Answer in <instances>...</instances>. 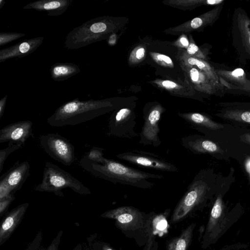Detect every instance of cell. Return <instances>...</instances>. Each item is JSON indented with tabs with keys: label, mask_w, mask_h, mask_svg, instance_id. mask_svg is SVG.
Wrapping results in <instances>:
<instances>
[{
	"label": "cell",
	"mask_w": 250,
	"mask_h": 250,
	"mask_svg": "<svg viewBox=\"0 0 250 250\" xmlns=\"http://www.w3.org/2000/svg\"><path fill=\"white\" fill-rule=\"evenodd\" d=\"M79 165L95 177L114 184L129 185L143 189H149L154 186L155 184L149 179H161L164 177L162 175L141 171L106 158L101 163H95L83 157Z\"/></svg>",
	"instance_id": "obj_1"
},
{
	"label": "cell",
	"mask_w": 250,
	"mask_h": 250,
	"mask_svg": "<svg viewBox=\"0 0 250 250\" xmlns=\"http://www.w3.org/2000/svg\"><path fill=\"white\" fill-rule=\"evenodd\" d=\"M114 107L108 100L80 101L76 98L58 107L47 119V123L54 127L74 125L102 115Z\"/></svg>",
	"instance_id": "obj_2"
},
{
	"label": "cell",
	"mask_w": 250,
	"mask_h": 250,
	"mask_svg": "<svg viewBox=\"0 0 250 250\" xmlns=\"http://www.w3.org/2000/svg\"><path fill=\"white\" fill-rule=\"evenodd\" d=\"M156 214L154 211L146 213L134 207L124 206L107 210L101 216L114 220L116 227L141 247L148 239Z\"/></svg>",
	"instance_id": "obj_3"
},
{
	"label": "cell",
	"mask_w": 250,
	"mask_h": 250,
	"mask_svg": "<svg viewBox=\"0 0 250 250\" xmlns=\"http://www.w3.org/2000/svg\"><path fill=\"white\" fill-rule=\"evenodd\" d=\"M205 174L203 172L199 173L188 185L172 212L170 220L171 224H175L192 216L206 206L210 197V188Z\"/></svg>",
	"instance_id": "obj_4"
},
{
	"label": "cell",
	"mask_w": 250,
	"mask_h": 250,
	"mask_svg": "<svg viewBox=\"0 0 250 250\" xmlns=\"http://www.w3.org/2000/svg\"><path fill=\"white\" fill-rule=\"evenodd\" d=\"M242 212L229 210L222 196L219 194L211 207L201 241V247L206 249L215 244L240 218Z\"/></svg>",
	"instance_id": "obj_5"
},
{
	"label": "cell",
	"mask_w": 250,
	"mask_h": 250,
	"mask_svg": "<svg viewBox=\"0 0 250 250\" xmlns=\"http://www.w3.org/2000/svg\"><path fill=\"white\" fill-rule=\"evenodd\" d=\"M69 188L81 195L90 194L91 190L69 173L59 166L46 162L43 171L42 180L34 190L41 192H52L63 196L62 190Z\"/></svg>",
	"instance_id": "obj_6"
},
{
	"label": "cell",
	"mask_w": 250,
	"mask_h": 250,
	"mask_svg": "<svg viewBox=\"0 0 250 250\" xmlns=\"http://www.w3.org/2000/svg\"><path fill=\"white\" fill-rule=\"evenodd\" d=\"M41 148L52 159L66 166L76 160L74 146L66 138L58 133L41 135L39 138Z\"/></svg>",
	"instance_id": "obj_7"
},
{
	"label": "cell",
	"mask_w": 250,
	"mask_h": 250,
	"mask_svg": "<svg viewBox=\"0 0 250 250\" xmlns=\"http://www.w3.org/2000/svg\"><path fill=\"white\" fill-rule=\"evenodd\" d=\"M116 157L141 167L167 172H178V167L156 154L140 150H131L118 154Z\"/></svg>",
	"instance_id": "obj_8"
},
{
	"label": "cell",
	"mask_w": 250,
	"mask_h": 250,
	"mask_svg": "<svg viewBox=\"0 0 250 250\" xmlns=\"http://www.w3.org/2000/svg\"><path fill=\"white\" fill-rule=\"evenodd\" d=\"M30 167L28 161H18L0 177V200L21 188L29 175Z\"/></svg>",
	"instance_id": "obj_9"
},
{
	"label": "cell",
	"mask_w": 250,
	"mask_h": 250,
	"mask_svg": "<svg viewBox=\"0 0 250 250\" xmlns=\"http://www.w3.org/2000/svg\"><path fill=\"white\" fill-rule=\"evenodd\" d=\"M136 118L132 110L122 108L113 113L108 124V136L132 139L138 136L135 130Z\"/></svg>",
	"instance_id": "obj_10"
},
{
	"label": "cell",
	"mask_w": 250,
	"mask_h": 250,
	"mask_svg": "<svg viewBox=\"0 0 250 250\" xmlns=\"http://www.w3.org/2000/svg\"><path fill=\"white\" fill-rule=\"evenodd\" d=\"M162 113L163 110L159 107L150 108L144 113V124L140 133V144L145 146L151 145L154 147L161 145L159 124Z\"/></svg>",
	"instance_id": "obj_11"
},
{
	"label": "cell",
	"mask_w": 250,
	"mask_h": 250,
	"mask_svg": "<svg viewBox=\"0 0 250 250\" xmlns=\"http://www.w3.org/2000/svg\"><path fill=\"white\" fill-rule=\"evenodd\" d=\"M33 123L22 121L10 124L0 129V143L20 144L23 146L30 137H34Z\"/></svg>",
	"instance_id": "obj_12"
},
{
	"label": "cell",
	"mask_w": 250,
	"mask_h": 250,
	"mask_svg": "<svg viewBox=\"0 0 250 250\" xmlns=\"http://www.w3.org/2000/svg\"><path fill=\"white\" fill-rule=\"evenodd\" d=\"M44 38L38 37L23 40L0 50V62L15 58H21L34 52L42 43Z\"/></svg>",
	"instance_id": "obj_13"
},
{
	"label": "cell",
	"mask_w": 250,
	"mask_h": 250,
	"mask_svg": "<svg viewBox=\"0 0 250 250\" xmlns=\"http://www.w3.org/2000/svg\"><path fill=\"white\" fill-rule=\"evenodd\" d=\"M28 206V203L19 205L9 212L3 219L0 228V246L9 238L20 224Z\"/></svg>",
	"instance_id": "obj_14"
},
{
	"label": "cell",
	"mask_w": 250,
	"mask_h": 250,
	"mask_svg": "<svg viewBox=\"0 0 250 250\" xmlns=\"http://www.w3.org/2000/svg\"><path fill=\"white\" fill-rule=\"evenodd\" d=\"M184 147L195 154L223 153V150L213 142L198 135H190L181 139Z\"/></svg>",
	"instance_id": "obj_15"
},
{
	"label": "cell",
	"mask_w": 250,
	"mask_h": 250,
	"mask_svg": "<svg viewBox=\"0 0 250 250\" xmlns=\"http://www.w3.org/2000/svg\"><path fill=\"white\" fill-rule=\"evenodd\" d=\"M73 0H38L28 3L23 9H34L47 12L48 16H58L64 13L70 6Z\"/></svg>",
	"instance_id": "obj_16"
},
{
	"label": "cell",
	"mask_w": 250,
	"mask_h": 250,
	"mask_svg": "<svg viewBox=\"0 0 250 250\" xmlns=\"http://www.w3.org/2000/svg\"><path fill=\"white\" fill-rule=\"evenodd\" d=\"M196 223H192L182 230L180 234L166 242L167 250H188L190 246Z\"/></svg>",
	"instance_id": "obj_17"
},
{
	"label": "cell",
	"mask_w": 250,
	"mask_h": 250,
	"mask_svg": "<svg viewBox=\"0 0 250 250\" xmlns=\"http://www.w3.org/2000/svg\"><path fill=\"white\" fill-rule=\"evenodd\" d=\"M189 125L199 130L205 128L209 130H217L224 127V125L214 122L208 117L199 113L179 114Z\"/></svg>",
	"instance_id": "obj_18"
},
{
	"label": "cell",
	"mask_w": 250,
	"mask_h": 250,
	"mask_svg": "<svg viewBox=\"0 0 250 250\" xmlns=\"http://www.w3.org/2000/svg\"><path fill=\"white\" fill-rule=\"evenodd\" d=\"M51 78L58 82L66 80L79 73L78 65L72 62H58L52 65L50 69Z\"/></svg>",
	"instance_id": "obj_19"
},
{
	"label": "cell",
	"mask_w": 250,
	"mask_h": 250,
	"mask_svg": "<svg viewBox=\"0 0 250 250\" xmlns=\"http://www.w3.org/2000/svg\"><path fill=\"white\" fill-rule=\"evenodd\" d=\"M237 26L242 45L250 56V20L246 16H241Z\"/></svg>",
	"instance_id": "obj_20"
},
{
	"label": "cell",
	"mask_w": 250,
	"mask_h": 250,
	"mask_svg": "<svg viewBox=\"0 0 250 250\" xmlns=\"http://www.w3.org/2000/svg\"><path fill=\"white\" fill-rule=\"evenodd\" d=\"M218 75L239 86L246 87L248 83L246 78V74L242 68H236L233 71H219Z\"/></svg>",
	"instance_id": "obj_21"
},
{
	"label": "cell",
	"mask_w": 250,
	"mask_h": 250,
	"mask_svg": "<svg viewBox=\"0 0 250 250\" xmlns=\"http://www.w3.org/2000/svg\"><path fill=\"white\" fill-rule=\"evenodd\" d=\"M226 119L250 124V111L241 110H227L222 114Z\"/></svg>",
	"instance_id": "obj_22"
},
{
	"label": "cell",
	"mask_w": 250,
	"mask_h": 250,
	"mask_svg": "<svg viewBox=\"0 0 250 250\" xmlns=\"http://www.w3.org/2000/svg\"><path fill=\"white\" fill-rule=\"evenodd\" d=\"M23 146L20 144L9 143L8 146L0 150V173L2 171L5 161L13 152L19 149Z\"/></svg>",
	"instance_id": "obj_23"
},
{
	"label": "cell",
	"mask_w": 250,
	"mask_h": 250,
	"mask_svg": "<svg viewBox=\"0 0 250 250\" xmlns=\"http://www.w3.org/2000/svg\"><path fill=\"white\" fill-rule=\"evenodd\" d=\"M103 151V148L94 146L83 157L89 161L101 163L104 159Z\"/></svg>",
	"instance_id": "obj_24"
},
{
	"label": "cell",
	"mask_w": 250,
	"mask_h": 250,
	"mask_svg": "<svg viewBox=\"0 0 250 250\" xmlns=\"http://www.w3.org/2000/svg\"><path fill=\"white\" fill-rule=\"evenodd\" d=\"M25 35L24 33L15 32H0V46H2Z\"/></svg>",
	"instance_id": "obj_25"
},
{
	"label": "cell",
	"mask_w": 250,
	"mask_h": 250,
	"mask_svg": "<svg viewBox=\"0 0 250 250\" xmlns=\"http://www.w3.org/2000/svg\"><path fill=\"white\" fill-rule=\"evenodd\" d=\"M155 232H154L152 227L150 231L148 239L143 247V250H156Z\"/></svg>",
	"instance_id": "obj_26"
},
{
	"label": "cell",
	"mask_w": 250,
	"mask_h": 250,
	"mask_svg": "<svg viewBox=\"0 0 250 250\" xmlns=\"http://www.w3.org/2000/svg\"><path fill=\"white\" fill-rule=\"evenodd\" d=\"M15 197L14 195L10 196L0 200V215L2 216L9 207L10 204L15 200Z\"/></svg>",
	"instance_id": "obj_27"
},
{
	"label": "cell",
	"mask_w": 250,
	"mask_h": 250,
	"mask_svg": "<svg viewBox=\"0 0 250 250\" xmlns=\"http://www.w3.org/2000/svg\"><path fill=\"white\" fill-rule=\"evenodd\" d=\"M220 250H250V244L235 243L226 246Z\"/></svg>",
	"instance_id": "obj_28"
},
{
	"label": "cell",
	"mask_w": 250,
	"mask_h": 250,
	"mask_svg": "<svg viewBox=\"0 0 250 250\" xmlns=\"http://www.w3.org/2000/svg\"><path fill=\"white\" fill-rule=\"evenodd\" d=\"M61 232L60 234H58L57 236L54 240L52 242L51 244L48 247L46 250H58L59 244L60 243V238L61 236Z\"/></svg>",
	"instance_id": "obj_29"
},
{
	"label": "cell",
	"mask_w": 250,
	"mask_h": 250,
	"mask_svg": "<svg viewBox=\"0 0 250 250\" xmlns=\"http://www.w3.org/2000/svg\"><path fill=\"white\" fill-rule=\"evenodd\" d=\"M203 24V20L199 17L194 18L190 22V26L193 29H196L201 26Z\"/></svg>",
	"instance_id": "obj_30"
},
{
	"label": "cell",
	"mask_w": 250,
	"mask_h": 250,
	"mask_svg": "<svg viewBox=\"0 0 250 250\" xmlns=\"http://www.w3.org/2000/svg\"><path fill=\"white\" fill-rule=\"evenodd\" d=\"M97 250H116L109 244L105 242L99 243L97 246Z\"/></svg>",
	"instance_id": "obj_31"
},
{
	"label": "cell",
	"mask_w": 250,
	"mask_h": 250,
	"mask_svg": "<svg viewBox=\"0 0 250 250\" xmlns=\"http://www.w3.org/2000/svg\"><path fill=\"white\" fill-rule=\"evenodd\" d=\"M7 97L8 96L6 95L0 100V118H1L4 113V111L5 109Z\"/></svg>",
	"instance_id": "obj_32"
},
{
	"label": "cell",
	"mask_w": 250,
	"mask_h": 250,
	"mask_svg": "<svg viewBox=\"0 0 250 250\" xmlns=\"http://www.w3.org/2000/svg\"><path fill=\"white\" fill-rule=\"evenodd\" d=\"M199 76V72L196 68H193L190 70V76L193 81L198 82Z\"/></svg>",
	"instance_id": "obj_33"
},
{
	"label": "cell",
	"mask_w": 250,
	"mask_h": 250,
	"mask_svg": "<svg viewBox=\"0 0 250 250\" xmlns=\"http://www.w3.org/2000/svg\"><path fill=\"white\" fill-rule=\"evenodd\" d=\"M199 50L198 47L194 43H191L187 49V52L190 55L194 54Z\"/></svg>",
	"instance_id": "obj_34"
},
{
	"label": "cell",
	"mask_w": 250,
	"mask_h": 250,
	"mask_svg": "<svg viewBox=\"0 0 250 250\" xmlns=\"http://www.w3.org/2000/svg\"><path fill=\"white\" fill-rule=\"evenodd\" d=\"M163 85L168 88H174L176 86V84L170 81L166 80L162 82Z\"/></svg>",
	"instance_id": "obj_35"
},
{
	"label": "cell",
	"mask_w": 250,
	"mask_h": 250,
	"mask_svg": "<svg viewBox=\"0 0 250 250\" xmlns=\"http://www.w3.org/2000/svg\"><path fill=\"white\" fill-rule=\"evenodd\" d=\"M157 57L159 60L164 61L168 64L172 63L171 59L167 56L160 54L158 55Z\"/></svg>",
	"instance_id": "obj_36"
},
{
	"label": "cell",
	"mask_w": 250,
	"mask_h": 250,
	"mask_svg": "<svg viewBox=\"0 0 250 250\" xmlns=\"http://www.w3.org/2000/svg\"><path fill=\"white\" fill-rule=\"evenodd\" d=\"M240 139L243 142L250 145V133H245L240 136Z\"/></svg>",
	"instance_id": "obj_37"
},
{
	"label": "cell",
	"mask_w": 250,
	"mask_h": 250,
	"mask_svg": "<svg viewBox=\"0 0 250 250\" xmlns=\"http://www.w3.org/2000/svg\"><path fill=\"white\" fill-rule=\"evenodd\" d=\"M145 50L144 48H140L138 49L136 53V57L138 59L143 58L145 55Z\"/></svg>",
	"instance_id": "obj_38"
},
{
	"label": "cell",
	"mask_w": 250,
	"mask_h": 250,
	"mask_svg": "<svg viewBox=\"0 0 250 250\" xmlns=\"http://www.w3.org/2000/svg\"><path fill=\"white\" fill-rule=\"evenodd\" d=\"M180 42L181 43L185 46H187L188 45V40L185 37L181 38L180 39Z\"/></svg>",
	"instance_id": "obj_39"
},
{
	"label": "cell",
	"mask_w": 250,
	"mask_h": 250,
	"mask_svg": "<svg viewBox=\"0 0 250 250\" xmlns=\"http://www.w3.org/2000/svg\"><path fill=\"white\" fill-rule=\"evenodd\" d=\"M246 168L250 175V158L247 159L246 162Z\"/></svg>",
	"instance_id": "obj_40"
},
{
	"label": "cell",
	"mask_w": 250,
	"mask_h": 250,
	"mask_svg": "<svg viewBox=\"0 0 250 250\" xmlns=\"http://www.w3.org/2000/svg\"><path fill=\"white\" fill-rule=\"evenodd\" d=\"M5 3V2L3 0H0V9H1Z\"/></svg>",
	"instance_id": "obj_41"
},
{
	"label": "cell",
	"mask_w": 250,
	"mask_h": 250,
	"mask_svg": "<svg viewBox=\"0 0 250 250\" xmlns=\"http://www.w3.org/2000/svg\"><path fill=\"white\" fill-rule=\"evenodd\" d=\"M74 250H82V246L80 245H78Z\"/></svg>",
	"instance_id": "obj_42"
}]
</instances>
